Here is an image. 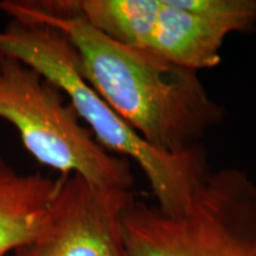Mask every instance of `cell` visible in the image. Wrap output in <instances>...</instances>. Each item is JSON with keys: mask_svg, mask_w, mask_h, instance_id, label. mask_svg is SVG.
Returning <instances> with one entry per match:
<instances>
[{"mask_svg": "<svg viewBox=\"0 0 256 256\" xmlns=\"http://www.w3.org/2000/svg\"><path fill=\"white\" fill-rule=\"evenodd\" d=\"M0 119L42 165L96 186L132 190L130 160L106 151L56 86L12 58H0Z\"/></svg>", "mask_w": 256, "mask_h": 256, "instance_id": "277c9868", "label": "cell"}, {"mask_svg": "<svg viewBox=\"0 0 256 256\" xmlns=\"http://www.w3.org/2000/svg\"><path fill=\"white\" fill-rule=\"evenodd\" d=\"M58 179L22 174L0 158V256L34 238L55 196Z\"/></svg>", "mask_w": 256, "mask_h": 256, "instance_id": "52a82bcc", "label": "cell"}, {"mask_svg": "<svg viewBox=\"0 0 256 256\" xmlns=\"http://www.w3.org/2000/svg\"><path fill=\"white\" fill-rule=\"evenodd\" d=\"M124 256H256V183L242 170L209 172L174 214L132 202Z\"/></svg>", "mask_w": 256, "mask_h": 256, "instance_id": "3957f363", "label": "cell"}, {"mask_svg": "<svg viewBox=\"0 0 256 256\" xmlns=\"http://www.w3.org/2000/svg\"><path fill=\"white\" fill-rule=\"evenodd\" d=\"M0 10L16 22L54 28L78 51L84 78L134 132L156 150L182 154L198 148L223 110L198 72L150 50L121 46L78 16L51 10L42 0H4Z\"/></svg>", "mask_w": 256, "mask_h": 256, "instance_id": "6da1fadb", "label": "cell"}, {"mask_svg": "<svg viewBox=\"0 0 256 256\" xmlns=\"http://www.w3.org/2000/svg\"><path fill=\"white\" fill-rule=\"evenodd\" d=\"M0 58L18 60L56 86L106 151L139 166L164 212L186 206L209 174L200 147L182 154L162 153L124 122L84 78L78 51L56 28L12 20L0 31Z\"/></svg>", "mask_w": 256, "mask_h": 256, "instance_id": "7a4b0ae2", "label": "cell"}, {"mask_svg": "<svg viewBox=\"0 0 256 256\" xmlns=\"http://www.w3.org/2000/svg\"><path fill=\"white\" fill-rule=\"evenodd\" d=\"M51 10L78 16L121 46L146 49L159 0H42Z\"/></svg>", "mask_w": 256, "mask_h": 256, "instance_id": "ba28073f", "label": "cell"}, {"mask_svg": "<svg viewBox=\"0 0 256 256\" xmlns=\"http://www.w3.org/2000/svg\"><path fill=\"white\" fill-rule=\"evenodd\" d=\"M232 31L203 14L180 8L176 0H159V12L145 50L185 69L215 68L223 42Z\"/></svg>", "mask_w": 256, "mask_h": 256, "instance_id": "8992f818", "label": "cell"}, {"mask_svg": "<svg viewBox=\"0 0 256 256\" xmlns=\"http://www.w3.org/2000/svg\"><path fill=\"white\" fill-rule=\"evenodd\" d=\"M134 200L132 190L62 176L40 232L11 256H124V215Z\"/></svg>", "mask_w": 256, "mask_h": 256, "instance_id": "5b68a950", "label": "cell"}]
</instances>
